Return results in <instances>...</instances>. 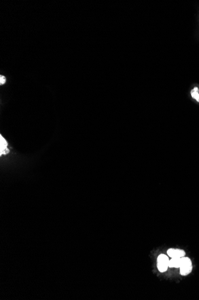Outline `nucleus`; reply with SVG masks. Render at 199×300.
I'll return each instance as SVG.
<instances>
[{"instance_id": "obj_6", "label": "nucleus", "mask_w": 199, "mask_h": 300, "mask_svg": "<svg viewBox=\"0 0 199 300\" xmlns=\"http://www.w3.org/2000/svg\"><path fill=\"white\" fill-rule=\"evenodd\" d=\"M190 94L194 100L199 102V88L195 86L190 91Z\"/></svg>"}, {"instance_id": "obj_1", "label": "nucleus", "mask_w": 199, "mask_h": 300, "mask_svg": "<svg viewBox=\"0 0 199 300\" xmlns=\"http://www.w3.org/2000/svg\"><path fill=\"white\" fill-rule=\"evenodd\" d=\"M192 262L188 257L181 258V265L180 266V273L182 276H187L192 272Z\"/></svg>"}, {"instance_id": "obj_2", "label": "nucleus", "mask_w": 199, "mask_h": 300, "mask_svg": "<svg viewBox=\"0 0 199 300\" xmlns=\"http://www.w3.org/2000/svg\"><path fill=\"white\" fill-rule=\"evenodd\" d=\"M169 259L167 256L164 254H161L158 258L157 266L160 272H165L169 266Z\"/></svg>"}, {"instance_id": "obj_4", "label": "nucleus", "mask_w": 199, "mask_h": 300, "mask_svg": "<svg viewBox=\"0 0 199 300\" xmlns=\"http://www.w3.org/2000/svg\"><path fill=\"white\" fill-rule=\"evenodd\" d=\"M0 155H6L9 152V150L7 148V143L6 140L4 138V137L1 135L0 136Z\"/></svg>"}, {"instance_id": "obj_5", "label": "nucleus", "mask_w": 199, "mask_h": 300, "mask_svg": "<svg viewBox=\"0 0 199 300\" xmlns=\"http://www.w3.org/2000/svg\"><path fill=\"white\" fill-rule=\"evenodd\" d=\"M181 265V258H172L169 262V266L171 268H180Z\"/></svg>"}, {"instance_id": "obj_7", "label": "nucleus", "mask_w": 199, "mask_h": 300, "mask_svg": "<svg viewBox=\"0 0 199 300\" xmlns=\"http://www.w3.org/2000/svg\"><path fill=\"white\" fill-rule=\"evenodd\" d=\"M6 80L5 77H4V76H2V75H1V76H0V83H1V85H2V84L5 83Z\"/></svg>"}, {"instance_id": "obj_3", "label": "nucleus", "mask_w": 199, "mask_h": 300, "mask_svg": "<svg viewBox=\"0 0 199 300\" xmlns=\"http://www.w3.org/2000/svg\"><path fill=\"white\" fill-rule=\"evenodd\" d=\"M167 255L171 258H182L184 257L186 255V252L183 250L180 249H169L167 251Z\"/></svg>"}]
</instances>
